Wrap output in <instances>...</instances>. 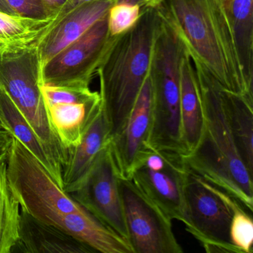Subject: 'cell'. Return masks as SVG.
Here are the masks:
<instances>
[{"label":"cell","instance_id":"obj_1","mask_svg":"<svg viewBox=\"0 0 253 253\" xmlns=\"http://www.w3.org/2000/svg\"><path fill=\"white\" fill-rule=\"evenodd\" d=\"M155 10L194 64L223 91L253 100L224 0H164Z\"/></svg>","mask_w":253,"mask_h":253},{"label":"cell","instance_id":"obj_2","mask_svg":"<svg viewBox=\"0 0 253 253\" xmlns=\"http://www.w3.org/2000/svg\"><path fill=\"white\" fill-rule=\"evenodd\" d=\"M202 106V132L195 149L182 155L192 172L238 199L253 211V177L240 157L229 125L223 89L192 63Z\"/></svg>","mask_w":253,"mask_h":253},{"label":"cell","instance_id":"obj_3","mask_svg":"<svg viewBox=\"0 0 253 253\" xmlns=\"http://www.w3.org/2000/svg\"><path fill=\"white\" fill-rule=\"evenodd\" d=\"M161 20L155 8H141L137 23L115 36L97 75L103 115L111 139L125 126L152 67Z\"/></svg>","mask_w":253,"mask_h":253},{"label":"cell","instance_id":"obj_4","mask_svg":"<svg viewBox=\"0 0 253 253\" xmlns=\"http://www.w3.org/2000/svg\"><path fill=\"white\" fill-rule=\"evenodd\" d=\"M183 51L161 21L152 63V122L149 146L155 150L186 154L180 115V66Z\"/></svg>","mask_w":253,"mask_h":253},{"label":"cell","instance_id":"obj_5","mask_svg":"<svg viewBox=\"0 0 253 253\" xmlns=\"http://www.w3.org/2000/svg\"><path fill=\"white\" fill-rule=\"evenodd\" d=\"M5 162L11 192L20 209L35 218L57 226L63 214L85 211L14 136Z\"/></svg>","mask_w":253,"mask_h":253},{"label":"cell","instance_id":"obj_6","mask_svg":"<svg viewBox=\"0 0 253 253\" xmlns=\"http://www.w3.org/2000/svg\"><path fill=\"white\" fill-rule=\"evenodd\" d=\"M0 86L6 91L63 171L68 150L51 128L40 87L38 45L0 55Z\"/></svg>","mask_w":253,"mask_h":253},{"label":"cell","instance_id":"obj_7","mask_svg":"<svg viewBox=\"0 0 253 253\" xmlns=\"http://www.w3.org/2000/svg\"><path fill=\"white\" fill-rule=\"evenodd\" d=\"M241 206L238 199L190 170L185 185L183 223L207 253H242L230 239L232 215Z\"/></svg>","mask_w":253,"mask_h":253},{"label":"cell","instance_id":"obj_8","mask_svg":"<svg viewBox=\"0 0 253 253\" xmlns=\"http://www.w3.org/2000/svg\"><path fill=\"white\" fill-rule=\"evenodd\" d=\"M114 38L106 16L41 68L40 85L89 86Z\"/></svg>","mask_w":253,"mask_h":253},{"label":"cell","instance_id":"obj_9","mask_svg":"<svg viewBox=\"0 0 253 253\" xmlns=\"http://www.w3.org/2000/svg\"><path fill=\"white\" fill-rule=\"evenodd\" d=\"M128 241L134 253H182L172 220L131 180L120 178Z\"/></svg>","mask_w":253,"mask_h":253},{"label":"cell","instance_id":"obj_10","mask_svg":"<svg viewBox=\"0 0 253 253\" xmlns=\"http://www.w3.org/2000/svg\"><path fill=\"white\" fill-rule=\"evenodd\" d=\"M189 171L181 154L150 149L134 167L131 180L171 220L183 222Z\"/></svg>","mask_w":253,"mask_h":253},{"label":"cell","instance_id":"obj_11","mask_svg":"<svg viewBox=\"0 0 253 253\" xmlns=\"http://www.w3.org/2000/svg\"><path fill=\"white\" fill-rule=\"evenodd\" d=\"M40 87L51 128L69 152L79 144L101 109L100 93L90 86Z\"/></svg>","mask_w":253,"mask_h":253},{"label":"cell","instance_id":"obj_12","mask_svg":"<svg viewBox=\"0 0 253 253\" xmlns=\"http://www.w3.org/2000/svg\"><path fill=\"white\" fill-rule=\"evenodd\" d=\"M71 196L103 224L128 241L124 209L109 144Z\"/></svg>","mask_w":253,"mask_h":253},{"label":"cell","instance_id":"obj_13","mask_svg":"<svg viewBox=\"0 0 253 253\" xmlns=\"http://www.w3.org/2000/svg\"><path fill=\"white\" fill-rule=\"evenodd\" d=\"M152 104L151 67L125 126L109 142L112 161L120 178L131 180L134 167L150 150Z\"/></svg>","mask_w":253,"mask_h":253},{"label":"cell","instance_id":"obj_14","mask_svg":"<svg viewBox=\"0 0 253 253\" xmlns=\"http://www.w3.org/2000/svg\"><path fill=\"white\" fill-rule=\"evenodd\" d=\"M116 0H96L74 9L56 23L38 44L40 69L53 57L81 38L94 23L108 15Z\"/></svg>","mask_w":253,"mask_h":253},{"label":"cell","instance_id":"obj_15","mask_svg":"<svg viewBox=\"0 0 253 253\" xmlns=\"http://www.w3.org/2000/svg\"><path fill=\"white\" fill-rule=\"evenodd\" d=\"M89 253V247L54 225L20 211L19 238L11 253Z\"/></svg>","mask_w":253,"mask_h":253},{"label":"cell","instance_id":"obj_16","mask_svg":"<svg viewBox=\"0 0 253 253\" xmlns=\"http://www.w3.org/2000/svg\"><path fill=\"white\" fill-rule=\"evenodd\" d=\"M109 142V128L101 107L79 144L69 149L63 171L65 192L72 193L79 188Z\"/></svg>","mask_w":253,"mask_h":253},{"label":"cell","instance_id":"obj_17","mask_svg":"<svg viewBox=\"0 0 253 253\" xmlns=\"http://www.w3.org/2000/svg\"><path fill=\"white\" fill-rule=\"evenodd\" d=\"M57 227L89 247L94 253H134L126 238L103 224L86 210L63 214Z\"/></svg>","mask_w":253,"mask_h":253},{"label":"cell","instance_id":"obj_18","mask_svg":"<svg viewBox=\"0 0 253 253\" xmlns=\"http://www.w3.org/2000/svg\"><path fill=\"white\" fill-rule=\"evenodd\" d=\"M0 119L5 128L32 152L63 189V170L2 86H0Z\"/></svg>","mask_w":253,"mask_h":253},{"label":"cell","instance_id":"obj_19","mask_svg":"<svg viewBox=\"0 0 253 253\" xmlns=\"http://www.w3.org/2000/svg\"><path fill=\"white\" fill-rule=\"evenodd\" d=\"M180 72L182 134L186 155L195 149L199 141L204 119L195 69L190 57L184 51Z\"/></svg>","mask_w":253,"mask_h":253},{"label":"cell","instance_id":"obj_20","mask_svg":"<svg viewBox=\"0 0 253 253\" xmlns=\"http://www.w3.org/2000/svg\"><path fill=\"white\" fill-rule=\"evenodd\" d=\"M223 96L240 157L253 175V100L223 90Z\"/></svg>","mask_w":253,"mask_h":253},{"label":"cell","instance_id":"obj_21","mask_svg":"<svg viewBox=\"0 0 253 253\" xmlns=\"http://www.w3.org/2000/svg\"><path fill=\"white\" fill-rule=\"evenodd\" d=\"M54 17L34 20L0 11V55L38 45L48 32Z\"/></svg>","mask_w":253,"mask_h":253},{"label":"cell","instance_id":"obj_22","mask_svg":"<svg viewBox=\"0 0 253 253\" xmlns=\"http://www.w3.org/2000/svg\"><path fill=\"white\" fill-rule=\"evenodd\" d=\"M253 0H229L228 9L247 81L253 85Z\"/></svg>","mask_w":253,"mask_h":253},{"label":"cell","instance_id":"obj_23","mask_svg":"<svg viewBox=\"0 0 253 253\" xmlns=\"http://www.w3.org/2000/svg\"><path fill=\"white\" fill-rule=\"evenodd\" d=\"M20 211L8 184L6 162L0 161V253H11L18 240Z\"/></svg>","mask_w":253,"mask_h":253},{"label":"cell","instance_id":"obj_24","mask_svg":"<svg viewBox=\"0 0 253 253\" xmlns=\"http://www.w3.org/2000/svg\"><path fill=\"white\" fill-rule=\"evenodd\" d=\"M251 214L244 206H241L234 211L231 222V242L242 253H253V220Z\"/></svg>","mask_w":253,"mask_h":253},{"label":"cell","instance_id":"obj_25","mask_svg":"<svg viewBox=\"0 0 253 253\" xmlns=\"http://www.w3.org/2000/svg\"><path fill=\"white\" fill-rule=\"evenodd\" d=\"M140 15V5L114 4L107 15L108 28L111 36H118L131 29L137 23Z\"/></svg>","mask_w":253,"mask_h":253},{"label":"cell","instance_id":"obj_26","mask_svg":"<svg viewBox=\"0 0 253 253\" xmlns=\"http://www.w3.org/2000/svg\"><path fill=\"white\" fill-rule=\"evenodd\" d=\"M8 5L20 17L34 20H46L54 17L43 0H6Z\"/></svg>","mask_w":253,"mask_h":253},{"label":"cell","instance_id":"obj_27","mask_svg":"<svg viewBox=\"0 0 253 253\" xmlns=\"http://www.w3.org/2000/svg\"><path fill=\"white\" fill-rule=\"evenodd\" d=\"M13 142V135L10 131L0 128V161H6Z\"/></svg>","mask_w":253,"mask_h":253},{"label":"cell","instance_id":"obj_28","mask_svg":"<svg viewBox=\"0 0 253 253\" xmlns=\"http://www.w3.org/2000/svg\"><path fill=\"white\" fill-rule=\"evenodd\" d=\"M94 1H96V0H67L65 5L62 7L61 9L57 12V14L54 17L53 24L61 20L66 14H69V12L73 11L78 7L85 5L86 3H89V2H94Z\"/></svg>","mask_w":253,"mask_h":253},{"label":"cell","instance_id":"obj_29","mask_svg":"<svg viewBox=\"0 0 253 253\" xmlns=\"http://www.w3.org/2000/svg\"><path fill=\"white\" fill-rule=\"evenodd\" d=\"M67 0H43L48 9L56 15L61 9L62 7L65 5Z\"/></svg>","mask_w":253,"mask_h":253},{"label":"cell","instance_id":"obj_30","mask_svg":"<svg viewBox=\"0 0 253 253\" xmlns=\"http://www.w3.org/2000/svg\"><path fill=\"white\" fill-rule=\"evenodd\" d=\"M0 11L2 12L7 13V14H14V15H17L15 11L12 9L8 5L6 0H0Z\"/></svg>","mask_w":253,"mask_h":253},{"label":"cell","instance_id":"obj_31","mask_svg":"<svg viewBox=\"0 0 253 253\" xmlns=\"http://www.w3.org/2000/svg\"><path fill=\"white\" fill-rule=\"evenodd\" d=\"M126 3L130 5H138L141 8L145 6V0H116L115 4Z\"/></svg>","mask_w":253,"mask_h":253},{"label":"cell","instance_id":"obj_32","mask_svg":"<svg viewBox=\"0 0 253 253\" xmlns=\"http://www.w3.org/2000/svg\"><path fill=\"white\" fill-rule=\"evenodd\" d=\"M164 0H145L146 8H155L160 5Z\"/></svg>","mask_w":253,"mask_h":253},{"label":"cell","instance_id":"obj_33","mask_svg":"<svg viewBox=\"0 0 253 253\" xmlns=\"http://www.w3.org/2000/svg\"><path fill=\"white\" fill-rule=\"evenodd\" d=\"M224 2H226V4H227L228 2H229V0H224Z\"/></svg>","mask_w":253,"mask_h":253}]
</instances>
